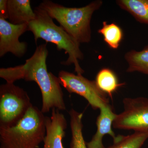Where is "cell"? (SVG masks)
I'll return each mask as SVG.
<instances>
[{"label":"cell","mask_w":148,"mask_h":148,"mask_svg":"<svg viewBox=\"0 0 148 148\" xmlns=\"http://www.w3.org/2000/svg\"><path fill=\"white\" fill-rule=\"evenodd\" d=\"M49 51L46 44L37 47L33 55L23 65L0 69V77L7 83H14L18 80L34 82L41 92V111L46 113L55 108L66 110L64 93L58 77L48 71L46 61Z\"/></svg>","instance_id":"cell-1"},{"label":"cell","mask_w":148,"mask_h":148,"mask_svg":"<svg viewBox=\"0 0 148 148\" xmlns=\"http://www.w3.org/2000/svg\"><path fill=\"white\" fill-rule=\"evenodd\" d=\"M34 11L36 18L28 25L29 31L33 33L35 42L39 39H42L47 42L54 44L57 50H64L69 57L66 61H61V65L73 64L77 75H82L84 71L80 66L79 61L83 60L84 56L80 49V44L61 26L56 25L46 11L38 6Z\"/></svg>","instance_id":"cell-2"},{"label":"cell","mask_w":148,"mask_h":148,"mask_svg":"<svg viewBox=\"0 0 148 148\" xmlns=\"http://www.w3.org/2000/svg\"><path fill=\"white\" fill-rule=\"evenodd\" d=\"M103 5L101 0L91 2L81 8L66 7L49 0L42 1L38 6L56 20L64 30L80 44L90 42V21L93 13Z\"/></svg>","instance_id":"cell-3"},{"label":"cell","mask_w":148,"mask_h":148,"mask_svg":"<svg viewBox=\"0 0 148 148\" xmlns=\"http://www.w3.org/2000/svg\"><path fill=\"white\" fill-rule=\"evenodd\" d=\"M45 116L33 106L16 125L0 128V148H38L45 137Z\"/></svg>","instance_id":"cell-4"},{"label":"cell","mask_w":148,"mask_h":148,"mask_svg":"<svg viewBox=\"0 0 148 148\" xmlns=\"http://www.w3.org/2000/svg\"><path fill=\"white\" fill-rule=\"evenodd\" d=\"M27 92L14 83L0 86V128L16 125L33 106Z\"/></svg>","instance_id":"cell-5"},{"label":"cell","mask_w":148,"mask_h":148,"mask_svg":"<svg viewBox=\"0 0 148 148\" xmlns=\"http://www.w3.org/2000/svg\"><path fill=\"white\" fill-rule=\"evenodd\" d=\"M124 110L116 114L113 127L115 129L148 132V98H125Z\"/></svg>","instance_id":"cell-6"},{"label":"cell","mask_w":148,"mask_h":148,"mask_svg":"<svg viewBox=\"0 0 148 148\" xmlns=\"http://www.w3.org/2000/svg\"><path fill=\"white\" fill-rule=\"evenodd\" d=\"M58 77L61 85L68 92L82 96L94 110H100L109 104L107 95L98 88L95 81L65 71H60Z\"/></svg>","instance_id":"cell-7"},{"label":"cell","mask_w":148,"mask_h":148,"mask_svg":"<svg viewBox=\"0 0 148 148\" xmlns=\"http://www.w3.org/2000/svg\"><path fill=\"white\" fill-rule=\"evenodd\" d=\"M29 31V25H14L0 18V57L11 53L18 58L23 57L27 51V44L20 42L19 38Z\"/></svg>","instance_id":"cell-8"},{"label":"cell","mask_w":148,"mask_h":148,"mask_svg":"<svg viewBox=\"0 0 148 148\" xmlns=\"http://www.w3.org/2000/svg\"><path fill=\"white\" fill-rule=\"evenodd\" d=\"M50 116H45L46 135L43 148H64L67 122L61 111L53 108Z\"/></svg>","instance_id":"cell-9"},{"label":"cell","mask_w":148,"mask_h":148,"mask_svg":"<svg viewBox=\"0 0 148 148\" xmlns=\"http://www.w3.org/2000/svg\"><path fill=\"white\" fill-rule=\"evenodd\" d=\"M100 110V114L96 121L97 131L90 142L86 143L87 148H106L102 142L104 136L110 135L113 140L116 137L112 129L116 114L110 104L103 106Z\"/></svg>","instance_id":"cell-10"},{"label":"cell","mask_w":148,"mask_h":148,"mask_svg":"<svg viewBox=\"0 0 148 148\" xmlns=\"http://www.w3.org/2000/svg\"><path fill=\"white\" fill-rule=\"evenodd\" d=\"M8 19L14 25L29 24L36 18L30 0H7Z\"/></svg>","instance_id":"cell-11"},{"label":"cell","mask_w":148,"mask_h":148,"mask_svg":"<svg viewBox=\"0 0 148 148\" xmlns=\"http://www.w3.org/2000/svg\"><path fill=\"white\" fill-rule=\"evenodd\" d=\"M116 3L138 22L148 25V0H118Z\"/></svg>","instance_id":"cell-12"},{"label":"cell","mask_w":148,"mask_h":148,"mask_svg":"<svg viewBox=\"0 0 148 148\" xmlns=\"http://www.w3.org/2000/svg\"><path fill=\"white\" fill-rule=\"evenodd\" d=\"M124 58L128 65L126 71L138 72L148 75V45L140 51H130Z\"/></svg>","instance_id":"cell-13"},{"label":"cell","mask_w":148,"mask_h":148,"mask_svg":"<svg viewBox=\"0 0 148 148\" xmlns=\"http://www.w3.org/2000/svg\"><path fill=\"white\" fill-rule=\"evenodd\" d=\"M95 82L98 88L111 98L120 86L124 85L119 83L116 74L108 68H103L98 72Z\"/></svg>","instance_id":"cell-14"},{"label":"cell","mask_w":148,"mask_h":148,"mask_svg":"<svg viewBox=\"0 0 148 148\" xmlns=\"http://www.w3.org/2000/svg\"><path fill=\"white\" fill-rule=\"evenodd\" d=\"M69 114L71 132L70 148H87L82 132L83 114L72 108L69 111Z\"/></svg>","instance_id":"cell-15"},{"label":"cell","mask_w":148,"mask_h":148,"mask_svg":"<svg viewBox=\"0 0 148 148\" xmlns=\"http://www.w3.org/2000/svg\"><path fill=\"white\" fill-rule=\"evenodd\" d=\"M98 33L103 36L105 42L113 49L118 48L123 38L121 28L114 23L108 24L103 21V27L98 30Z\"/></svg>","instance_id":"cell-16"},{"label":"cell","mask_w":148,"mask_h":148,"mask_svg":"<svg viewBox=\"0 0 148 148\" xmlns=\"http://www.w3.org/2000/svg\"><path fill=\"white\" fill-rule=\"evenodd\" d=\"M148 138V132H135L131 135H119L112 145L106 148H141Z\"/></svg>","instance_id":"cell-17"},{"label":"cell","mask_w":148,"mask_h":148,"mask_svg":"<svg viewBox=\"0 0 148 148\" xmlns=\"http://www.w3.org/2000/svg\"><path fill=\"white\" fill-rule=\"evenodd\" d=\"M0 18H8L7 0L0 1Z\"/></svg>","instance_id":"cell-18"}]
</instances>
